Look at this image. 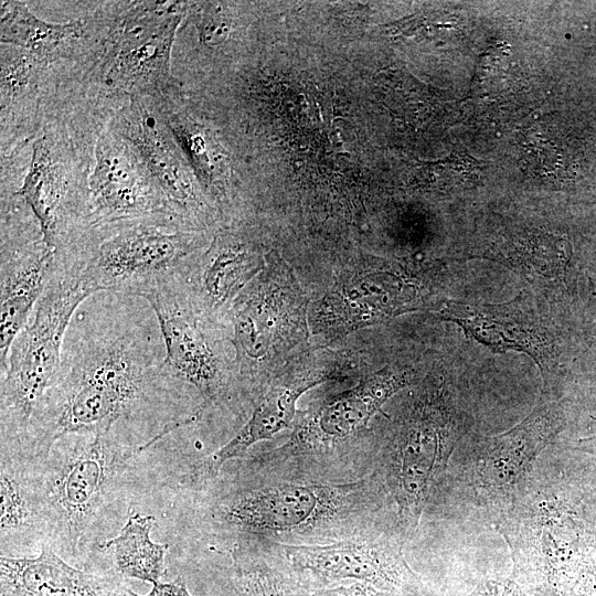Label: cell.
<instances>
[{
    "instance_id": "obj_20",
    "label": "cell",
    "mask_w": 596,
    "mask_h": 596,
    "mask_svg": "<svg viewBox=\"0 0 596 596\" xmlns=\"http://www.w3.org/2000/svg\"><path fill=\"white\" fill-rule=\"evenodd\" d=\"M416 379L408 366H385L316 407L299 426L294 444L304 451L332 448L368 427L398 391Z\"/></svg>"
},
{
    "instance_id": "obj_2",
    "label": "cell",
    "mask_w": 596,
    "mask_h": 596,
    "mask_svg": "<svg viewBox=\"0 0 596 596\" xmlns=\"http://www.w3.org/2000/svg\"><path fill=\"white\" fill-rule=\"evenodd\" d=\"M189 3L79 2L82 41L71 58L50 66V87L108 123L134 97L183 94L173 73L172 54Z\"/></svg>"
},
{
    "instance_id": "obj_8",
    "label": "cell",
    "mask_w": 596,
    "mask_h": 596,
    "mask_svg": "<svg viewBox=\"0 0 596 596\" xmlns=\"http://www.w3.org/2000/svg\"><path fill=\"white\" fill-rule=\"evenodd\" d=\"M92 295L78 266L55 260L51 280L0 366V443L26 432L58 372L68 326Z\"/></svg>"
},
{
    "instance_id": "obj_28",
    "label": "cell",
    "mask_w": 596,
    "mask_h": 596,
    "mask_svg": "<svg viewBox=\"0 0 596 596\" xmlns=\"http://www.w3.org/2000/svg\"><path fill=\"white\" fill-rule=\"evenodd\" d=\"M231 554L232 565L216 578L219 596H309L297 576L269 568L249 553Z\"/></svg>"
},
{
    "instance_id": "obj_9",
    "label": "cell",
    "mask_w": 596,
    "mask_h": 596,
    "mask_svg": "<svg viewBox=\"0 0 596 596\" xmlns=\"http://www.w3.org/2000/svg\"><path fill=\"white\" fill-rule=\"evenodd\" d=\"M203 244L201 231L126 223L92 227L58 258L75 263L94 294L143 298L181 275Z\"/></svg>"
},
{
    "instance_id": "obj_7",
    "label": "cell",
    "mask_w": 596,
    "mask_h": 596,
    "mask_svg": "<svg viewBox=\"0 0 596 596\" xmlns=\"http://www.w3.org/2000/svg\"><path fill=\"white\" fill-rule=\"evenodd\" d=\"M201 490L195 513L213 535L233 540L231 552L254 538L307 532L343 518L361 492L360 482H284L243 486L214 479Z\"/></svg>"
},
{
    "instance_id": "obj_4",
    "label": "cell",
    "mask_w": 596,
    "mask_h": 596,
    "mask_svg": "<svg viewBox=\"0 0 596 596\" xmlns=\"http://www.w3.org/2000/svg\"><path fill=\"white\" fill-rule=\"evenodd\" d=\"M104 129L86 115L43 106L28 167L12 194L32 211L44 243L55 256L65 254L92 228L89 175L95 145Z\"/></svg>"
},
{
    "instance_id": "obj_6",
    "label": "cell",
    "mask_w": 596,
    "mask_h": 596,
    "mask_svg": "<svg viewBox=\"0 0 596 596\" xmlns=\"http://www.w3.org/2000/svg\"><path fill=\"white\" fill-rule=\"evenodd\" d=\"M467 430L466 413L449 376L427 377L393 426L384 450L387 489L404 533L414 530L434 482Z\"/></svg>"
},
{
    "instance_id": "obj_31",
    "label": "cell",
    "mask_w": 596,
    "mask_h": 596,
    "mask_svg": "<svg viewBox=\"0 0 596 596\" xmlns=\"http://www.w3.org/2000/svg\"><path fill=\"white\" fill-rule=\"evenodd\" d=\"M132 596H194L187 586L185 578L182 574H178L170 582H158L152 585L150 592L146 595H138L131 592Z\"/></svg>"
},
{
    "instance_id": "obj_18",
    "label": "cell",
    "mask_w": 596,
    "mask_h": 596,
    "mask_svg": "<svg viewBox=\"0 0 596 596\" xmlns=\"http://www.w3.org/2000/svg\"><path fill=\"white\" fill-rule=\"evenodd\" d=\"M424 306L418 280L401 270L373 269L340 283L312 312L313 322L343 333Z\"/></svg>"
},
{
    "instance_id": "obj_1",
    "label": "cell",
    "mask_w": 596,
    "mask_h": 596,
    "mask_svg": "<svg viewBox=\"0 0 596 596\" xmlns=\"http://www.w3.org/2000/svg\"><path fill=\"white\" fill-rule=\"evenodd\" d=\"M134 298L100 291L78 307L54 382L24 435L8 444L44 458L65 435L115 433L146 450L198 417L189 387L163 365L152 308Z\"/></svg>"
},
{
    "instance_id": "obj_5",
    "label": "cell",
    "mask_w": 596,
    "mask_h": 596,
    "mask_svg": "<svg viewBox=\"0 0 596 596\" xmlns=\"http://www.w3.org/2000/svg\"><path fill=\"white\" fill-rule=\"evenodd\" d=\"M568 489L540 458L517 500L497 517L514 581L535 596H571L595 572L583 557Z\"/></svg>"
},
{
    "instance_id": "obj_26",
    "label": "cell",
    "mask_w": 596,
    "mask_h": 596,
    "mask_svg": "<svg viewBox=\"0 0 596 596\" xmlns=\"http://www.w3.org/2000/svg\"><path fill=\"white\" fill-rule=\"evenodd\" d=\"M83 34L82 18L49 22L39 18L25 1H1V44L23 47L50 65L71 58Z\"/></svg>"
},
{
    "instance_id": "obj_14",
    "label": "cell",
    "mask_w": 596,
    "mask_h": 596,
    "mask_svg": "<svg viewBox=\"0 0 596 596\" xmlns=\"http://www.w3.org/2000/svg\"><path fill=\"white\" fill-rule=\"evenodd\" d=\"M306 306L277 269H263L236 297L227 317L242 381L295 344L306 330Z\"/></svg>"
},
{
    "instance_id": "obj_27",
    "label": "cell",
    "mask_w": 596,
    "mask_h": 596,
    "mask_svg": "<svg viewBox=\"0 0 596 596\" xmlns=\"http://www.w3.org/2000/svg\"><path fill=\"white\" fill-rule=\"evenodd\" d=\"M156 524V517L132 510L118 534L97 545L95 555H108L107 570L125 581L135 578L152 585L160 582L169 544L151 541L150 532Z\"/></svg>"
},
{
    "instance_id": "obj_13",
    "label": "cell",
    "mask_w": 596,
    "mask_h": 596,
    "mask_svg": "<svg viewBox=\"0 0 596 596\" xmlns=\"http://www.w3.org/2000/svg\"><path fill=\"white\" fill-rule=\"evenodd\" d=\"M0 366L55 270V253L17 195L0 196Z\"/></svg>"
},
{
    "instance_id": "obj_24",
    "label": "cell",
    "mask_w": 596,
    "mask_h": 596,
    "mask_svg": "<svg viewBox=\"0 0 596 596\" xmlns=\"http://www.w3.org/2000/svg\"><path fill=\"white\" fill-rule=\"evenodd\" d=\"M324 381V375L309 374L274 385L259 400L249 419L231 440L194 462L189 475L182 479L184 483L196 487L215 479L227 461L244 456L249 447L290 427L300 396Z\"/></svg>"
},
{
    "instance_id": "obj_30",
    "label": "cell",
    "mask_w": 596,
    "mask_h": 596,
    "mask_svg": "<svg viewBox=\"0 0 596 596\" xmlns=\"http://www.w3.org/2000/svg\"><path fill=\"white\" fill-rule=\"evenodd\" d=\"M465 596H535L511 578L488 579L477 585Z\"/></svg>"
},
{
    "instance_id": "obj_11",
    "label": "cell",
    "mask_w": 596,
    "mask_h": 596,
    "mask_svg": "<svg viewBox=\"0 0 596 596\" xmlns=\"http://www.w3.org/2000/svg\"><path fill=\"white\" fill-rule=\"evenodd\" d=\"M538 297L522 291L497 304L444 300L435 310L494 353L512 350L529 355L541 372L545 395L557 387L565 343L562 328Z\"/></svg>"
},
{
    "instance_id": "obj_10",
    "label": "cell",
    "mask_w": 596,
    "mask_h": 596,
    "mask_svg": "<svg viewBox=\"0 0 596 596\" xmlns=\"http://www.w3.org/2000/svg\"><path fill=\"white\" fill-rule=\"evenodd\" d=\"M162 336L164 368L202 401L227 400L243 383L235 360L222 344L220 323L196 310L177 278L147 294Z\"/></svg>"
},
{
    "instance_id": "obj_3",
    "label": "cell",
    "mask_w": 596,
    "mask_h": 596,
    "mask_svg": "<svg viewBox=\"0 0 596 596\" xmlns=\"http://www.w3.org/2000/svg\"><path fill=\"white\" fill-rule=\"evenodd\" d=\"M142 451L115 433L58 438L38 462L45 544L78 567L89 564L134 510Z\"/></svg>"
},
{
    "instance_id": "obj_16",
    "label": "cell",
    "mask_w": 596,
    "mask_h": 596,
    "mask_svg": "<svg viewBox=\"0 0 596 596\" xmlns=\"http://www.w3.org/2000/svg\"><path fill=\"white\" fill-rule=\"evenodd\" d=\"M89 204L92 227L155 223L182 228L135 150L109 126L95 145Z\"/></svg>"
},
{
    "instance_id": "obj_25",
    "label": "cell",
    "mask_w": 596,
    "mask_h": 596,
    "mask_svg": "<svg viewBox=\"0 0 596 596\" xmlns=\"http://www.w3.org/2000/svg\"><path fill=\"white\" fill-rule=\"evenodd\" d=\"M156 102L161 117L187 158L202 191L209 190L221 200L225 198L230 184L227 157L213 135L194 120L183 94Z\"/></svg>"
},
{
    "instance_id": "obj_22",
    "label": "cell",
    "mask_w": 596,
    "mask_h": 596,
    "mask_svg": "<svg viewBox=\"0 0 596 596\" xmlns=\"http://www.w3.org/2000/svg\"><path fill=\"white\" fill-rule=\"evenodd\" d=\"M40 459L0 446V555L40 552L46 543Z\"/></svg>"
},
{
    "instance_id": "obj_12",
    "label": "cell",
    "mask_w": 596,
    "mask_h": 596,
    "mask_svg": "<svg viewBox=\"0 0 596 596\" xmlns=\"http://www.w3.org/2000/svg\"><path fill=\"white\" fill-rule=\"evenodd\" d=\"M565 425L561 402L542 396L533 411L510 429L481 437L462 469L461 480L475 501L497 517L520 496L539 456Z\"/></svg>"
},
{
    "instance_id": "obj_19",
    "label": "cell",
    "mask_w": 596,
    "mask_h": 596,
    "mask_svg": "<svg viewBox=\"0 0 596 596\" xmlns=\"http://www.w3.org/2000/svg\"><path fill=\"white\" fill-rule=\"evenodd\" d=\"M264 268L262 254L254 245L240 233L224 230L190 262L178 281L196 310L220 324H228L234 300Z\"/></svg>"
},
{
    "instance_id": "obj_21",
    "label": "cell",
    "mask_w": 596,
    "mask_h": 596,
    "mask_svg": "<svg viewBox=\"0 0 596 596\" xmlns=\"http://www.w3.org/2000/svg\"><path fill=\"white\" fill-rule=\"evenodd\" d=\"M131 592L111 571L72 566L46 544L34 557L0 556V596H132Z\"/></svg>"
},
{
    "instance_id": "obj_15",
    "label": "cell",
    "mask_w": 596,
    "mask_h": 596,
    "mask_svg": "<svg viewBox=\"0 0 596 596\" xmlns=\"http://www.w3.org/2000/svg\"><path fill=\"white\" fill-rule=\"evenodd\" d=\"M135 150L185 230L202 231L212 211L198 179L159 111L156 99L134 97L108 124Z\"/></svg>"
},
{
    "instance_id": "obj_17",
    "label": "cell",
    "mask_w": 596,
    "mask_h": 596,
    "mask_svg": "<svg viewBox=\"0 0 596 596\" xmlns=\"http://www.w3.org/2000/svg\"><path fill=\"white\" fill-rule=\"evenodd\" d=\"M296 576L321 582H363L396 596H422L418 577L400 546L385 540L352 538L323 544H280Z\"/></svg>"
},
{
    "instance_id": "obj_29",
    "label": "cell",
    "mask_w": 596,
    "mask_h": 596,
    "mask_svg": "<svg viewBox=\"0 0 596 596\" xmlns=\"http://www.w3.org/2000/svg\"><path fill=\"white\" fill-rule=\"evenodd\" d=\"M309 596H396L387 590L363 582H352L338 586L309 590Z\"/></svg>"
},
{
    "instance_id": "obj_23",
    "label": "cell",
    "mask_w": 596,
    "mask_h": 596,
    "mask_svg": "<svg viewBox=\"0 0 596 596\" xmlns=\"http://www.w3.org/2000/svg\"><path fill=\"white\" fill-rule=\"evenodd\" d=\"M0 155L31 143L40 131L50 64L30 51L1 44Z\"/></svg>"
}]
</instances>
